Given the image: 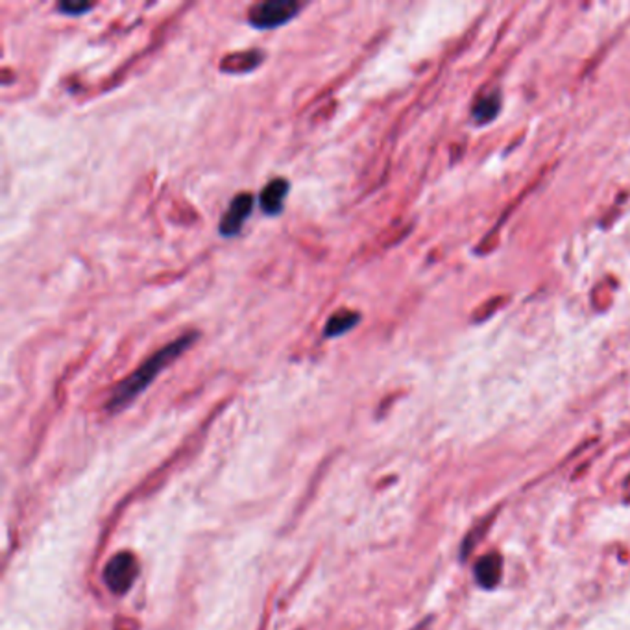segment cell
<instances>
[{
  "mask_svg": "<svg viewBox=\"0 0 630 630\" xmlns=\"http://www.w3.org/2000/svg\"><path fill=\"white\" fill-rule=\"evenodd\" d=\"M198 333L196 331H189L184 333L182 337L174 339L172 342H168L167 346L159 348L156 353H152L147 361L135 368L126 379H122L111 392L110 399H108V411H120L124 407L138 397L139 394H143L152 383L154 379L167 368L170 367L176 358L182 357L196 340H198Z\"/></svg>",
  "mask_w": 630,
  "mask_h": 630,
  "instance_id": "obj_1",
  "label": "cell"
},
{
  "mask_svg": "<svg viewBox=\"0 0 630 630\" xmlns=\"http://www.w3.org/2000/svg\"><path fill=\"white\" fill-rule=\"evenodd\" d=\"M303 10L296 0H266L250 8L248 23L257 30H274L291 23Z\"/></svg>",
  "mask_w": 630,
  "mask_h": 630,
  "instance_id": "obj_2",
  "label": "cell"
},
{
  "mask_svg": "<svg viewBox=\"0 0 630 630\" xmlns=\"http://www.w3.org/2000/svg\"><path fill=\"white\" fill-rule=\"evenodd\" d=\"M138 575H139V564H138V558H135L131 553L115 555L104 569V580L108 584V588L117 596L126 594L131 588L135 578H138Z\"/></svg>",
  "mask_w": 630,
  "mask_h": 630,
  "instance_id": "obj_3",
  "label": "cell"
},
{
  "mask_svg": "<svg viewBox=\"0 0 630 630\" xmlns=\"http://www.w3.org/2000/svg\"><path fill=\"white\" fill-rule=\"evenodd\" d=\"M253 204H255V198L252 196V193H241V195L234 196L226 213H224L220 218L218 234L224 239L237 237L243 232L248 216L253 211Z\"/></svg>",
  "mask_w": 630,
  "mask_h": 630,
  "instance_id": "obj_4",
  "label": "cell"
},
{
  "mask_svg": "<svg viewBox=\"0 0 630 630\" xmlns=\"http://www.w3.org/2000/svg\"><path fill=\"white\" fill-rule=\"evenodd\" d=\"M291 191L289 179L285 177H274L262 187L259 195V207L262 209L264 215L268 216H278L283 213L287 196Z\"/></svg>",
  "mask_w": 630,
  "mask_h": 630,
  "instance_id": "obj_5",
  "label": "cell"
},
{
  "mask_svg": "<svg viewBox=\"0 0 630 630\" xmlns=\"http://www.w3.org/2000/svg\"><path fill=\"white\" fill-rule=\"evenodd\" d=\"M358 322H361V314H358L357 310H348V309L337 310V312L331 314L329 320L326 322L324 337L326 339L342 337V335L349 333L351 329H355Z\"/></svg>",
  "mask_w": 630,
  "mask_h": 630,
  "instance_id": "obj_6",
  "label": "cell"
},
{
  "mask_svg": "<svg viewBox=\"0 0 630 630\" xmlns=\"http://www.w3.org/2000/svg\"><path fill=\"white\" fill-rule=\"evenodd\" d=\"M264 56L261 51H244V52H237L232 56H226L220 63V69L224 72L230 74H241V72H250L253 69H257L262 63Z\"/></svg>",
  "mask_w": 630,
  "mask_h": 630,
  "instance_id": "obj_7",
  "label": "cell"
},
{
  "mask_svg": "<svg viewBox=\"0 0 630 630\" xmlns=\"http://www.w3.org/2000/svg\"><path fill=\"white\" fill-rule=\"evenodd\" d=\"M477 580L482 588H493L501 578V558L496 553H490L479 560L475 569Z\"/></svg>",
  "mask_w": 630,
  "mask_h": 630,
  "instance_id": "obj_8",
  "label": "cell"
},
{
  "mask_svg": "<svg viewBox=\"0 0 630 630\" xmlns=\"http://www.w3.org/2000/svg\"><path fill=\"white\" fill-rule=\"evenodd\" d=\"M58 12L67 15V17H80L83 14H87L89 10H93L95 5L91 3H72V0H65V3H60L58 6Z\"/></svg>",
  "mask_w": 630,
  "mask_h": 630,
  "instance_id": "obj_9",
  "label": "cell"
},
{
  "mask_svg": "<svg viewBox=\"0 0 630 630\" xmlns=\"http://www.w3.org/2000/svg\"><path fill=\"white\" fill-rule=\"evenodd\" d=\"M498 113V100L490 97V99H482L477 108H475V115L479 120H488L490 117H493Z\"/></svg>",
  "mask_w": 630,
  "mask_h": 630,
  "instance_id": "obj_10",
  "label": "cell"
}]
</instances>
